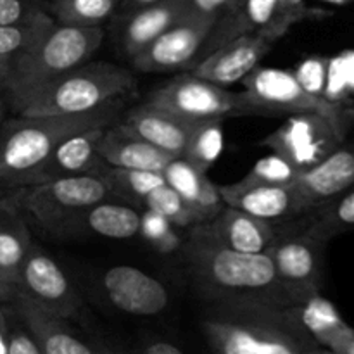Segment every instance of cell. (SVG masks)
Returning <instances> with one entry per match:
<instances>
[{
  "label": "cell",
  "instance_id": "6da1fadb",
  "mask_svg": "<svg viewBox=\"0 0 354 354\" xmlns=\"http://www.w3.org/2000/svg\"><path fill=\"white\" fill-rule=\"evenodd\" d=\"M180 249L197 290L206 301L299 306L277 277L266 252L252 254L230 249L211 234L206 223L189 228Z\"/></svg>",
  "mask_w": 354,
  "mask_h": 354
},
{
  "label": "cell",
  "instance_id": "7a4b0ae2",
  "mask_svg": "<svg viewBox=\"0 0 354 354\" xmlns=\"http://www.w3.org/2000/svg\"><path fill=\"white\" fill-rule=\"evenodd\" d=\"M201 327L213 354H310L318 349L296 306L207 301Z\"/></svg>",
  "mask_w": 354,
  "mask_h": 354
},
{
  "label": "cell",
  "instance_id": "3957f363",
  "mask_svg": "<svg viewBox=\"0 0 354 354\" xmlns=\"http://www.w3.org/2000/svg\"><path fill=\"white\" fill-rule=\"evenodd\" d=\"M131 95L116 97L97 109L61 116H23L0 127V187L14 190L33 183L62 140L80 131L118 123Z\"/></svg>",
  "mask_w": 354,
  "mask_h": 354
},
{
  "label": "cell",
  "instance_id": "277c9868",
  "mask_svg": "<svg viewBox=\"0 0 354 354\" xmlns=\"http://www.w3.org/2000/svg\"><path fill=\"white\" fill-rule=\"evenodd\" d=\"M104 35L102 26L82 28L55 23L37 44L10 61L2 85L10 109L19 113L38 90L90 61L102 45Z\"/></svg>",
  "mask_w": 354,
  "mask_h": 354
},
{
  "label": "cell",
  "instance_id": "5b68a950",
  "mask_svg": "<svg viewBox=\"0 0 354 354\" xmlns=\"http://www.w3.org/2000/svg\"><path fill=\"white\" fill-rule=\"evenodd\" d=\"M135 78L127 68L104 61H86L38 90L17 114L61 116L97 109L109 100L133 95Z\"/></svg>",
  "mask_w": 354,
  "mask_h": 354
},
{
  "label": "cell",
  "instance_id": "8992f818",
  "mask_svg": "<svg viewBox=\"0 0 354 354\" xmlns=\"http://www.w3.org/2000/svg\"><path fill=\"white\" fill-rule=\"evenodd\" d=\"M7 199L48 234L86 207L114 199L102 175H83L19 187L7 192Z\"/></svg>",
  "mask_w": 354,
  "mask_h": 354
},
{
  "label": "cell",
  "instance_id": "52a82bcc",
  "mask_svg": "<svg viewBox=\"0 0 354 354\" xmlns=\"http://www.w3.org/2000/svg\"><path fill=\"white\" fill-rule=\"evenodd\" d=\"M242 82L245 95L254 104L259 116L313 113L328 118L348 130L354 123V111L310 93L297 82L296 75L286 69L258 66Z\"/></svg>",
  "mask_w": 354,
  "mask_h": 354
},
{
  "label": "cell",
  "instance_id": "ba28073f",
  "mask_svg": "<svg viewBox=\"0 0 354 354\" xmlns=\"http://www.w3.org/2000/svg\"><path fill=\"white\" fill-rule=\"evenodd\" d=\"M147 102L189 121L227 120L235 116H259L245 92H230L225 86L199 78L189 71L176 75L149 95Z\"/></svg>",
  "mask_w": 354,
  "mask_h": 354
},
{
  "label": "cell",
  "instance_id": "9c48e42d",
  "mask_svg": "<svg viewBox=\"0 0 354 354\" xmlns=\"http://www.w3.org/2000/svg\"><path fill=\"white\" fill-rule=\"evenodd\" d=\"M325 245L301 223L275 232V239L266 254L275 266L280 282L303 304L315 294H320L324 283Z\"/></svg>",
  "mask_w": 354,
  "mask_h": 354
},
{
  "label": "cell",
  "instance_id": "30bf717a",
  "mask_svg": "<svg viewBox=\"0 0 354 354\" xmlns=\"http://www.w3.org/2000/svg\"><path fill=\"white\" fill-rule=\"evenodd\" d=\"M346 133L348 128L320 114H290L282 127L263 138L261 145L304 171L344 144Z\"/></svg>",
  "mask_w": 354,
  "mask_h": 354
},
{
  "label": "cell",
  "instance_id": "8fae6325",
  "mask_svg": "<svg viewBox=\"0 0 354 354\" xmlns=\"http://www.w3.org/2000/svg\"><path fill=\"white\" fill-rule=\"evenodd\" d=\"M16 289L35 301L41 310L64 320L80 317L83 310L82 296L68 275L50 254L35 244L21 266Z\"/></svg>",
  "mask_w": 354,
  "mask_h": 354
},
{
  "label": "cell",
  "instance_id": "7c38bea8",
  "mask_svg": "<svg viewBox=\"0 0 354 354\" xmlns=\"http://www.w3.org/2000/svg\"><path fill=\"white\" fill-rule=\"evenodd\" d=\"M216 19L187 12L135 57L131 66L142 73L189 71L196 62Z\"/></svg>",
  "mask_w": 354,
  "mask_h": 354
},
{
  "label": "cell",
  "instance_id": "4fadbf2b",
  "mask_svg": "<svg viewBox=\"0 0 354 354\" xmlns=\"http://www.w3.org/2000/svg\"><path fill=\"white\" fill-rule=\"evenodd\" d=\"M294 24L296 23L283 14L280 0H241L234 9L218 17L194 66L199 64L204 57L213 54L221 45L242 35L270 33L277 38H282Z\"/></svg>",
  "mask_w": 354,
  "mask_h": 354
},
{
  "label": "cell",
  "instance_id": "5bb4252c",
  "mask_svg": "<svg viewBox=\"0 0 354 354\" xmlns=\"http://www.w3.org/2000/svg\"><path fill=\"white\" fill-rule=\"evenodd\" d=\"M280 38L270 33H249L221 45L189 73L225 86L242 82L261 62Z\"/></svg>",
  "mask_w": 354,
  "mask_h": 354
},
{
  "label": "cell",
  "instance_id": "9a60e30c",
  "mask_svg": "<svg viewBox=\"0 0 354 354\" xmlns=\"http://www.w3.org/2000/svg\"><path fill=\"white\" fill-rule=\"evenodd\" d=\"M351 187H354V144L339 145L320 162L301 171L292 183L303 214Z\"/></svg>",
  "mask_w": 354,
  "mask_h": 354
},
{
  "label": "cell",
  "instance_id": "2e32d148",
  "mask_svg": "<svg viewBox=\"0 0 354 354\" xmlns=\"http://www.w3.org/2000/svg\"><path fill=\"white\" fill-rule=\"evenodd\" d=\"M104 290L116 310L133 317H154L168 308L165 283L133 266H114L104 273Z\"/></svg>",
  "mask_w": 354,
  "mask_h": 354
},
{
  "label": "cell",
  "instance_id": "e0dca14e",
  "mask_svg": "<svg viewBox=\"0 0 354 354\" xmlns=\"http://www.w3.org/2000/svg\"><path fill=\"white\" fill-rule=\"evenodd\" d=\"M12 304L14 311L31 332L44 354H118L104 346L86 341L66 324L64 318L41 310L24 294L16 292Z\"/></svg>",
  "mask_w": 354,
  "mask_h": 354
},
{
  "label": "cell",
  "instance_id": "ac0fdd59",
  "mask_svg": "<svg viewBox=\"0 0 354 354\" xmlns=\"http://www.w3.org/2000/svg\"><path fill=\"white\" fill-rule=\"evenodd\" d=\"M189 12V0H162L121 12L114 21L116 44L127 57H135L149 44Z\"/></svg>",
  "mask_w": 354,
  "mask_h": 354
},
{
  "label": "cell",
  "instance_id": "d6986e66",
  "mask_svg": "<svg viewBox=\"0 0 354 354\" xmlns=\"http://www.w3.org/2000/svg\"><path fill=\"white\" fill-rule=\"evenodd\" d=\"M106 128H90L62 140L45 165L38 169L31 185L71 176L100 175L107 162L97 152V142Z\"/></svg>",
  "mask_w": 354,
  "mask_h": 354
},
{
  "label": "cell",
  "instance_id": "ffe728a7",
  "mask_svg": "<svg viewBox=\"0 0 354 354\" xmlns=\"http://www.w3.org/2000/svg\"><path fill=\"white\" fill-rule=\"evenodd\" d=\"M120 123H123L128 130L137 133L149 144L169 152L175 158H182L196 121H189L162 107L145 102L124 111L120 118Z\"/></svg>",
  "mask_w": 354,
  "mask_h": 354
},
{
  "label": "cell",
  "instance_id": "44dd1931",
  "mask_svg": "<svg viewBox=\"0 0 354 354\" xmlns=\"http://www.w3.org/2000/svg\"><path fill=\"white\" fill-rule=\"evenodd\" d=\"M225 206L237 207L251 216L270 223H283L287 220L301 218L292 183L290 185H218Z\"/></svg>",
  "mask_w": 354,
  "mask_h": 354
},
{
  "label": "cell",
  "instance_id": "7402d4cb",
  "mask_svg": "<svg viewBox=\"0 0 354 354\" xmlns=\"http://www.w3.org/2000/svg\"><path fill=\"white\" fill-rule=\"evenodd\" d=\"M97 152L111 166L161 173L175 159V156L149 144L120 121L104 130L97 142Z\"/></svg>",
  "mask_w": 354,
  "mask_h": 354
},
{
  "label": "cell",
  "instance_id": "603a6c76",
  "mask_svg": "<svg viewBox=\"0 0 354 354\" xmlns=\"http://www.w3.org/2000/svg\"><path fill=\"white\" fill-rule=\"evenodd\" d=\"M140 211L138 207L124 204L116 199H106L66 221L55 235L83 234L107 239H131L140 230Z\"/></svg>",
  "mask_w": 354,
  "mask_h": 354
},
{
  "label": "cell",
  "instance_id": "cb8c5ba5",
  "mask_svg": "<svg viewBox=\"0 0 354 354\" xmlns=\"http://www.w3.org/2000/svg\"><path fill=\"white\" fill-rule=\"evenodd\" d=\"M296 311L318 348L330 354H354V328L322 292L296 306Z\"/></svg>",
  "mask_w": 354,
  "mask_h": 354
},
{
  "label": "cell",
  "instance_id": "d4e9b609",
  "mask_svg": "<svg viewBox=\"0 0 354 354\" xmlns=\"http://www.w3.org/2000/svg\"><path fill=\"white\" fill-rule=\"evenodd\" d=\"M166 183L178 192L187 206L197 214L201 225L209 223L225 207L218 185L183 158H175L162 171Z\"/></svg>",
  "mask_w": 354,
  "mask_h": 354
},
{
  "label": "cell",
  "instance_id": "484cf974",
  "mask_svg": "<svg viewBox=\"0 0 354 354\" xmlns=\"http://www.w3.org/2000/svg\"><path fill=\"white\" fill-rule=\"evenodd\" d=\"M206 227L230 249L252 254L266 252L277 232V227L270 221L259 220L232 206H225Z\"/></svg>",
  "mask_w": 354,
  "mask_h": 354
},
{
  "label": "cell",
  "instance_id": "4316f807",
  "mask_svg": "<svg viewBox=\"0 0 354 354\" xmlns=\"http://www.w3.org/2000/svg\"><path fill=\"white\" fill-rule=\"evenodd\" d=\"M31 241L26 216L7 199H0V279L16 287L17 275L30 252Z\"/></svg>",
  "mask_w": 354,
  "mask_h": 354
},
{
  "label": "cell",
  "instance_id": "83f0119b",
  "mask_svg": "<svg viewBox=\"0 0 354 354\" xmlns=\"http://www.w3.org/2000/svg\"><path fill=\"white\" fill-rule=\"evenodd\" d=\"M303 225L318 241L328 242L335 235L354 230V189L332 197L303 214Z\"/></svg>",
  "mask_w": 354,
  "mask_h": 354
},
{
  "label": "cell",
  "instance_id": "f1b7e54d",
  "mask_svg": "<svg viewBox=\"0 0 354 354\" xmlns=\"http://www.w3.org/2000/svg\"><path fill=\"white\" fill-rule=\"evenodd\" d=\"M100 175L109 185L114 199L138 207V209H144L145 197L152 190L166 185V178L161 171L118 168V166L106 165Z\"/></svg>",
  "mask_w": 354,
  "mask_h": 354
},
{
  "label": "cell",
  "instance_id": "f546056e",
  "mask_svg": "<svg viewBox=\"0 0 354 354\" xmlns=\"http://www.w3.org/2000/svg\"><path fill=\"white\" fill-rule=\"evenodd\" d=\"M55 19L44 7L33 10L26 17L9 24H0V61H12L16 55L37 44L52 30Z\"/></svg>",
  "mask_w": 354,
  "mask_h": 354
},
{
  "label": "cell",
  "instance_id": "4dcf8cb0",
  "mask_svg": "<svg viewBox=\"0 0 354 354\" xmlns=\"http://www.w3.org/2000/svg\"><path fill=\"white\" fill-rule=\"evenodd\" d=\"M121 0H50L45 6L55 23L97 28L116 16Z\"/></svg>",
  "mask_w": 354,
  "mask_h": 354
},
{
  "label": "cell",
  "instance_id": "1f68e13d",
  "mask_svg": "<svg viewBox=\"0 0 354 354\" xmlns=\"http://www.w3.org/2000/svg\"><path fill=\"white\" fill-rule=\"evenodd\" d=\"M223 123L225 120H201L196 121L182 158L206 171L218 161L223 149Z\"/></svg>",
  "mask_w": 354,
  "mask_h": 354
},
{
  "label": "cell",
  "instance_id": "d6a6232c",
  "mask_svg": "<svg viewBox=\"0 0 354 354\" xmlns=\"http://www.w3.org/2000/svg\"><path fill=\"white\" fill-rule=\"evenodd\" d=\"M144 207L162 214L169 223L175 225L176 228H182V230L185 232L189 230V228L196 227V225H201L197 214L187 206L185 201H183L182 197L178 196V192L173 190L168 183L152 190V192L145 197Z\"/></svg>",
  "mask_w": 354,
  "mask_h": 354
},
{
  "label": "cell",
  "instance_id": "836d02e7",
  "mask_svg": "<svg viewBox=\"0 0 354 354\" xmlns=\"http://www.w3.org/2000/svg\"><path fill=\"white\" fill-rule=\"evenodd\" d=\"M299 173V169L294 168L286 158L272 152L270 156L256 161L251 171L237 183L241 185H290L296 182Z\"/></svg>",
  "mask_w": 354,
  "mask_h": 354
},
{
  "label": "cell",
  "instance_id": "e575fe53",
  "mask_svg": "<svg viewBox=\"0 0 354 354\" xmlns=\"http://www.w3.org/2000/svg\"><path fill=\"white\" fill-rule=\"evenodd\" d=\"M138 235H142L156 251L162 252V254L175 252L183 244L182 235L176 232L175 225L169 223L162 214L147 209V207L140 211V230H138Z\"/></svg>",
  "mask_w": 354,
  "mask_h": 354
},
{
  "label": "cell",
  "instance_id": "d590c367",
  "mask_svg": "<svg viewBox=\"0 0 354 354\" xmlns=\"http://www.w3.org/2000/svg\"><path fill=\"white\" fill-rule=\"evenodd\" d=\"M328 73V59L325 57H310L299 64L296 69V78L304 90H308L313 95L324 97L325 85H327Z\"/></svg>",
  "mask_w": 354,
  "mask_h": 354
},
{
  "label": "cell",
  "instance_id": "8d00e7d4",
  "mask_svg": "<svg viewBox=\"0 0 354 354\" xmlns=\"http://www.w3.org/2000/svg\"><path fill=\"white\" fill-rule=\"evenodd\" d=\"M7 324H9V354H44L14 308L12 311H7Z\"/></svg>",
  "mask_w": 354,
  "mask_h": 354
},
{
  "label": "cell",
  "instance_id": "74e56055",
  "mask_svg": "<svg viewBox=\"0 0 354 354\" xmlns=\"http://www.w3.org/2000/svg\"><path fill=\"white\" fill-rule=\"evenodd\" d=\"M40 7H44L40 0H0V24L23 19Z\"/></svg>",
  "mask_w": 354,
  "mask_h": 354
},
{
  "label": "cell",
  "instance_id": "f35d334b",
  "mask_svg": "<svg viewBox=\"0 0 354 354\" xmlns=\"http://www.w3.org/2000/svg\"><path fill=\"white\" fill-rule=\"evenodd\" d=\"M241 0H189V12L216 19L234 9Z\"/></svg>",
  "mask_w": 354,
  "mask_h": 354
},
{
  "label": "cell",
  "instance_id": "ab89813d",
  "mask_svg": "<svg viewBox=\"0 0 354 354\" xmlns=\"http://www.w3.org/2000/svg\"><path fill=\"white\" fill-rule=\"evenodd\" d=\"M280 7H282L283 14L289 16L296 24L304 19H313V17L325 16L324 10L310 9V7L304 3V0H280Z\"/></svg>",
  "mask_w": 354,
  "mask_h": 354
},
{
  "label": "cell",
  "instance_id": "60d3db41",
  "mask_svg": "<svg viewBox=\"0 0 354 354\" xmlns=\"http://www.w3.org/2000/svg\"><path fill=\"white\" fill-rule=\"evenodd\" d=\"M137 354H185L168 341H149L138 349Z\"/></svg>",
  "mask_w": 354,
  "mask_h": 354
},
{
  "label": "cell",
  "instance_id": "b9f144b4",
  "mask_svg": "<svg viewBox=\"0 0 354 354\" xmlns=\"http://www.w3.org/2000/svg\"><path fill=\"white\" fill-rule=\"evenodd\" d=\"M342 62V69H344L346 83H348L349 92L354 93V50L346 52V54L339 55Z\"/></svg>",
  "mask_w": 354,
  "mask_h": 354
},
{
  "label": "cell",
  "instance_id": "7bdbcfd3",
  "mask_svg": "<svg viewBox=\"0 0 354 354\" xmlns=\"http://www.w3.org/2000/svg\"><path fill=\"white\" fill-rule=\"evenodd\" d=\"M0 354H9V324L7 311L0 306Z\"/></svg>",
  "mask_w": 354,
  "mask_h": 354
},
{
  "label": "cell",
  "instance_id": "ee69618b",
  "mask_svg": "<svg viewBox=\"0 0 354 354\" xmlns=\"http://www.w3.org/2000/svg\"><path fill=\"white\" fill-rule=\"evenodd\" d=\"M16 287L0 279V303H12V299L16 297Z\"/></svg>",
  "mask_w": 354,
  "mask_h": 354
},
{
  "label": "cell",
  "instance_id": "f6af8a7d",
  "mask_svg": "<svg viewBox=\"0 0 354 354\" xmlns=\"http://www.w3.org/2000/svg\"><path fill=\"white\" fill-rule=\"evenodd\" d=\"M162 2V0H121V12H127V10H133L138 9V7H145V6H152V3Z\"/></svg>",
  "mask_w": 354,
  "mask_h": 354
},
{
  "label": "cell",
  "instance_id": "bcb514c9",
  "mask_svg": "<svg viewBox=\"0 0 354 354\" xmlns=\"http://www.w3.org/2000/svg\"><path fill=\"white\" fill-rule=\"evenodd\" d=\"M7 107H9V104H7V99H6V92H3V86H0V127H2V123L6 120V111Z\"/></svg>",
  "mask_w": 354,
  "mask_h": 354
},
{
  "label": "cell",
  "instance_id": "7dc6e473",
  "mask_svg": "<svg viewBox=\"0 0 354 354\" xmlns=\"http://www.w3.org/2000/svg\"><path fill=\"white\" fill-rule=\"evenodd\" d=\"M9 64L10 62H2V64H0V86H2L3 82H6L7 73H9Z\"/></svg>",
  "mask_w": 354,
  "mask_h": 354
},
{
  "label": "cell",
  "instance_id": "c3c4849f",
  "mask_svg": "<svg viewBox=\"0 0 354 354\" xmlns=\"http://www.w3.org/2000/svg\"><path fill=\"white\" fill-rule=\"evenodd\" d=\"M310 354H330V353H327V351H324V349L318 348V349H315V351H311Z\"/></svg>",
  "mask_w": 354,
  "mask_h": 354
},
{
  "label": "cell",
  "instance_id": "681fc988",
  "mask_svg": "<svg viewBox=\"0 0 354 354\" xmlns=\"http://www.w3.org/2000/svg\"><path fill=\"white\" fill-rule=\"evenodd\" d=\"M6 194H7V190H3L2 187H0V199H2V197H6Z\"/></svg>",
  "mask_w": 354,
  "mask_h": 354
},
{
  "label": "cell",
  "instance_id": "f907efd6",
  "mask_svg": "<svg viewBox=\"0 0 354 354\" xmlns=\"http://www.w3.org/2000/svg\"><path fill=\"white\" fill-rule=\"evenodd\" d=\"M2 62H10V61H0V64H2Z\"/></svg>",
  "mask_w": 354,
  "mask_h": 354
}]
</instances>
